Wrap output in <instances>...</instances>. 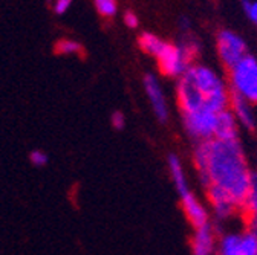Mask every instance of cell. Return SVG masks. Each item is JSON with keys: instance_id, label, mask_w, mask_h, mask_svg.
I'll return each mask as SVG.
<instances>
[{"instance_id": "6da1fadb", "label": "cell", "mask_w": 257, "mask_h": 255, "mask_svg": "<svg viewBox=\"0 0 257 255\" xmlns=\"http://www.w3.org/2000/svg\"><path fill=\"white\" fill-rule=\"evenodd\" d=\"M191 165L205 193L214 225L220 228L240 218L254 176V168L240 139H211L193 144Z\"/></svg>"}, {"instance_id": "7a4b0ae2", "label": "cell", "mask_w": 257, "mask_h": 255, "mask_svg": "<svg viewBox=\"0 0 257 255\" xmlns=\"http://www.w3.org/2000/svg\"><path fill=\"white\" fill-rule=\"evenodd\" d=\"M175 100L179 115L201 110L220 113L230 109L231 93L227 78L213 66L193 63L185 75L176 81Z\"/></svg>"}, {"instance_id": "3957f363", "label": "cell", "mask_w": 257, "mask_h": 255, "mask_svg": "<svg viewBox=\"0 0 257 255\" xmlns=\"http://www.w3.org/2000/svg\"><path fill=\"white\" fill-rule=\"evenodd\" d=\"M198 54H199L198 42L195 39H187L181 43L167 42L155 60L161 75L178 81L191 68L193 60H195Z\"/></svg>"}, {"instance_id": "277c9868", "label": "cell", "mask_w": 257, "mask_h": 255, "mask_svg": "<svg viewBox=\"0 0 257 255\" xmlns=\"http://www.w3.org/2000/svg\"><path fill=\"white\" fill-rule=\"evenodd\" d=\"M227 71L225 78L231 97L257 106V57L248 54Z\"/></svg>"}, {"instance_id": "5b68a950", "label": "cell", "mask_w": 257, "mask_h": 255, "mask_svg": "<svg viewBox=\"0 0 257 255\" xmlns=\"http://www.w3.org/2000/svg\"><path fill=\"white\" fill-rule=\"evenodd\" d=\"M214 46L217 58L225 66V69L233 68L236 63L249 54L245 39L233 29H220L216 34Z\"/></svg>"}, {"instance_id": "8992f818", "label": "cell", "mask_w": 257, "mask_h": 255, "mask_svg": "<svg viewBox=\"0 0 257 255\" xmlns=\"http://www.w3.org/2000/svg\"><path fill=\"white\" fill-rule=\"evenodd\" d=\"M216 121H217V113L208 110L181 115V124L184 133L187 135L188 139L193 141V144L214 139Z\"/></svg>"}, {"instance_id": "52a82bcc", "label": "cell", "mask_w": 257, "mask_h": 255, "mask_svg": "<svg viewBox=\"0 0 257 255\" xmlns=\"http://www.w3.org/2000/svg\"><path fill=\"white\" fill-rule=\"evenodd\" d=\"M216 255H257L255 237L246 226L222 231L219 232Z\"/></svg>"}, {"instance_id": "ba28073f", "label": "cell", "mask_w": 257, "mask_h": 255, "mask_svg": "<svg viewBox=\"0 0 257 255\" xmlns=\"http://www.w3.org/2000/svg\"><path fill=\"white\" fill-rule=\"evenodd\" d=\"M143 87L155 118L163 124L167 122L170 118V104L161 80L155 74H147L143 78Z\"/></svg>"}, {"instance_id": "9c48e42d", "label": "cell", "mask_w": 257, "mask_h": 255, "mask_svg": "<svg viewBox=\"0 0 257 255\" xmlns=\"http://www.w3.org/2000/svg\"><path fill=\"white\" fill-rule=\"evenodd\" d=\"M179 202H181L182 212L193 229L205 226L208 223H213L207 202L202 197H199L193 189L179 196Z\"/></svg>"}, {"instance_id": "30bf717a", "label": "cell", "mask_w": 257, "mask_h": 255, "mask_svg": "<svg viewBox=\"0 0 257 255\" xmlns=\"http://www.w3.org/2000/svg\"><path fill=\"white\" fill-rule=\"evenodd\" d=\"M219 228L214 223L193 229L190 238L191 255H216L219 241Z\"/></svg>"}, {"instance_id": "8fae6325", "label": "cell", "mask_w": 257, "mask_h": 255, "mask_svg": "<svg viewBox=\"0 0 257 255\" xmlns=\"http://www.w3.org/2000/svg\"><path fill=\"white\" fill-rule=\"evenodd\" d=\"M230 110L234 115L242 132H248V133L257 132V106L245 100L231 97Z\"/></svg>"}, {"instance_id": "7c38bea8", "label": "cell", "mask_w": 257, "mask_h": 255, "mask_svg": "<svg viewBox=\"0 0 257 255\" xmlns=\"http://www.w3.org/2000/svg\"><path fill=\"white\" fill-rule=\"evenodd\" d=\"M167 170H169V176L172 179V183L176 189L178 196H182L193 189L190 185V177H188L185 164L176 153H170L167 156Z\"/></svg>"}, {"instance_id": "4fadbf2b", "label": "cell", "mask_w": 257, "mask_h": 255, "mask_svg": "<svg viewBox=\"0 0 257 255\" xmlns=\"http://www.w3.org/2000/svg\"><path fill=\"white\" fill-rule=\"evenodd\" d=\"M240 132H242L240 127L230 109L217 113L214 139H217V141H239Z\"/></svg>"}, {"instance_id": "5bb4252c", "label": "cell", "mask_w": 257, "mask_h": 255, "mask_svg": "<svg viewBox=\"0 0 257 255\" xmlns=\"http://www.w3.org/2000/svg\"><path fill=\"white\" fill-rule=\"evenodd\" d=\"M166 43H167L166 40H163L159 36H156L153 33H143L138 39V45H140L141 51L153 58L158 57V54L163 51Z\"/></svg>"}, {"instance_id": "9a60e30c", "label": "cell", "mask_w": 257, "mask_h": 255, "mask_svg": "<svg viewBox=\"0 0 257 255\" xmlns=\"http://www.w3.org/2000/svg\"><path fill=\"white\" fill-rule=\"evenodd\" d=\"M242 217L245 218H254L257 217V173H254L249 188H248V193L242 206Z\"/></svg>"}, {"instance_id": "2e32d148", "label": "cell", "mask_w": 257, "mask_h": 255, "mask_svg": "<svg viewBox=\"0 0 257 255\" xmlns=\"http://www.w3.org/2000/svg\"><path fill=\"white\" fill-rule=\"evenodd\" d=\"M95 8L103 17H113L118 11V0H95Z\"/></svg>"}, {"instance_id": "e0dca14e", "label": "cell", "mask_w": 257, "mask_h": 255, "mask_svg": "<svg viewBox=\"0 0 257 255\" xmlns=\"http://www.w3.org/2000/svg\"><path fill=\"white\" fill-rule=\"evenodd\" d=\"M81 51H83L81 45L72 40H60L55 45V52L61 55H77L81 54Z\"/></svg>"}, {"instance_id": "ac0fdd59", "label": "cell", "mask_w": 257, "mask_h": 255, "mask_svg": "<svg viewBox=\"0 0 257 255\" xmlns=\"http://www.w3.org/2000/svg\"><path fill=\"white\" fill-rule=\"evenodd\" d=\"M28 159H29L31 165H32V167H36V168H43V167H46L48 162H49V156H48V153H45V151L40 150V148H36V150L29 151Z\"/></svg>"}, {"instance_id": "d6986e66", "label": "cell", "mask_w": 257, "mask_h": 255, "mask_svg": "<svg viewBox=\"0 0 257 255\" xmlns=\"http://www.w3.org/2000/svg\"><path fill=\"white\" fill-rule=\"evenodd\" d=\"M242 8H243V13L246 16V19L254 26H257V0H243Z\"/></svg>"}, {"instance_id": "ffe728a7", "label": "cell", "mask_w": 257, "mask_h": 255, "mask_svg": "<svg viewBox=\"0 0 257 255\" xmlns=\"http://www.w3.org/2000/svg\"><path fill=\"white\" fill-rule=\"evenodd\" d=\"M110 125L113 127V130L116 132H121L125 129V115L119 110H115L112 115H110Z\"/></svg>"}, {"instance_id": "44dd1931", "label": "cell", "mask_w": 257, "mask_h": 255, "mask_svg": "<svg viewBox=\"0 0 257 255\" xmlns=\"http://www.w3.org/2000/svg\"><path fill=\"white\" fill-rule=\"evenodd\" d=\"M124 23H125L127 28H132V29L138 28V25H140L138 16H137L135 13H132V11H127V13L124 14Z\"/></svg>"}, {"instance_id": "7402d4cb", "label": "cell", "mask_w": 257, "mask_h": 255, "mask_svg": "<svg viewBox=\"0 0 257 255\" xmlns=\"http://www.w3.org/2000/svg\"><path fill=\"white\" fill-rule=\"evenodd\" d=\"M72 5V0H55L54 2V10L57 14H63L69 10V7Z\"/></svg>"}, {"instance_id": "603a6c76", "label": "cell", "mask_w": 257, "mask_h": 255, "mask_svg": "<svg viewBox=\"0 0 257 255\" xmlns=\"http://www.w3.org/2000/svg\"><path fill=\"white\" fill-rule=\"evenodd\" d=\"M245 226L251 231V234L255 237V241H257V217H254V218H245Z\"/></svg>"}, {"instance_id": "cb8c5ba5", "label": "cell", "mask_w": 257, "mask_h": 255, "mask_svg": "<svg viewBox=\"0 0 257 255\" xmlns=\"http://www.w3.org/2000/svg\"><path fill=\"white\" fill-rule=\"evenodd\" d=\"M254 173H257V150H255V157H254Z\"/></svg>"}]
</instances>
